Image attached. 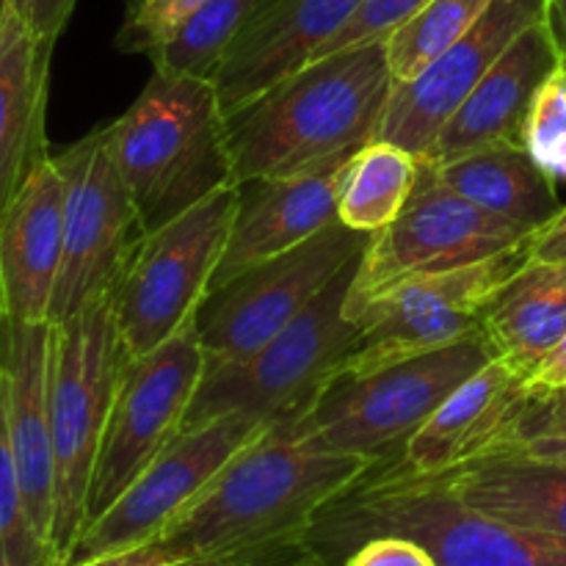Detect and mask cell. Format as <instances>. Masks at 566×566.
<instances>
[{
    "instance_id": "cell-1",
    "label": "cell",
    "mask_w": 566,
    "mask_h": 566,
    "mask_svg": "<svg viewBox=\"0 0 566 566\" xmlns=\"http://www.w3.org/2000/svg\"><path fill=\"white\" fill-rule=\"evenodd\" d=\"M376 462L318 451L291 420L271 423L164 528L86 566H329L310 528Z\"/></svg>"
},
{
    "instance_id": "cell-2",
    "label": "cell",
    "mask_w": 566,
    "mask_h": 566,
    "mask_svg": "<svg viewBox=\"0 0 566 566\" xmlns=\"http://www.w3.org/2000/svg\"><path fill=\"white\" fill-rule=\"evenodd\" d=\"M392 86L387 42L310 61L227 116L232 182L298 175L365 147L379 136Z\"/></svg>"
},
{
    "instance_id": "cell-3",
    "label": "cell",
    "mask_w": 566,
    "mask_h": 566,
    "mask_svg": "<svg viewBox=\"0 0 566 566\" xmlns=\"http://www.w3.org/2000/svg\"><path fill=\"white\" fill-rule=\"evenodd\" d=\"M374 536H407L437 566H566V539L470 509L401 459H379L326 503L307 539L329 566Z\"/></svg>"
},
{
    "instance_id": "cell-4",
    "label": "cell",
    "mask_w": 566,
    "mask_h": 566,
    "mask_svg": "<svg viewBox=\"0 0 566 566\" xmlns=\"http://www.w3.org/2000/svg\"><path fill=\"white\" fill-rule=\"evenodd\" d=\"M103 130L144 235L235 186L213 81L153 72L130 108Z\"/></svg>"
},
{
    "instance_id": "cell-5",
    "label": "cell",
    "mask_w": 566,
    "mask_h": 566,
    "mask_svg": "<svg viewBox=\"0 0 566 566\" xmlns=\"http://www.w3.org/2000/svg\"><path fill=\"white\" fill-rule=\"evenodd\" d=\"M359 258L352 260L298 318L276 332L252 357L208 365L180 434L221 415H247L263 423L298 418L315 396L340 376L357 346L359 326L348 315V293Z\"/></svg>"
},
{
    "instance_id": "cell-6",
    "label": "cell",
    "mask_w": 566,
    "mask_h": 566,
    "mask_svg": "<svg viewBox=\"0 0 566 566\" xmlns=\"http://www.w3.org/2000/svg\"><path fill=\"white\" fill-rule=\"evenodd\" d=\"M492 359L490 343L475 332L403 363L335 376L291 426L318 451L396 457V448H403L431 412Z\"/></svg>"
},
{
    "instance_id": "cell-7",
    "label": "cell",
    "mask_w": 566,
    "mask_h": 566,
    "mask_svg": "<svg viewBox=\"0 0 566 566\" xmlns=\"http://www.w3.org/2000/svg\"><path fill=\"white\" fill-rule=\"evenodd\" d=\"M116 332L114 293L53 324L50 431L55 464L53 551L59 566L86 528V501L99 440L125 365Z\"/></svg>"
},
{
    "instance_id": "cell-8",
    "label": "cell",
    "mask_w": 566,
    "mask_h": 566,
    "mask_svg": "<svg viewBox=\"0 0 566 566\" xmlns=\"http://www.w3.org/2000/svg\"><path fill=\"white\" fill-rule=\"evenodd\" d=\"M238 186L144 235L114 287L116 332L125 357H144L197 321L230 241Z\"/></svg>"
},
{
    "instance_id": "cell-9",
    "label": "cell",
    "mask_w": 566,
    "mask_h": 566,
    "mask_svg": "<svg viewBox=\"0 0 566 566\" xmlns=\"http://www.w3.org/2000/svg\"><path fill=\"white\" fill-rule=\"evenodd\" d=\"M368 238V232L352 230L337 219L291 252L213 287L193 321L208 365L252 357L365 252Z\"/></svg>"
},
{
    "instance_id": "cell-10",
    "label": "cell",
    "mask_w": 566,
    "mask_h": 566,
    "mask_svg": "<svg viewBox=\"0 0 566 566\" xmlns=\"http://www.w3.org/2000/svg\"><path fill=\"white\" fill-rule=\"evenodd\" d=\"M525 243L457 269L407 276L370 298L354 315L359 337L343 374H368L481 332V310L528 260Z\"/></svg>"
},
{
    "instance_id": "cell-11",
    "label": "cell",
    "mask_w": 566,
    "mask_h": 566,
    "mask_svg": "<svg viewBox=\"0 0 566 566\" xmlns=\"http://www.w3.org/2000/svg\"><path fill=\"white\" fill-rule=\"evenodd\" d=\"M205 368L208 354L193 324L155 352L125 359L94 462L86 525L97 520L180 434Z\"/></svg>"
},
{
    "instance_id": "cell-12",
    "label": "cell",
    "mask_w": 566,
    "mask_h": 566,
    "mask_svg": "<svg viewBox=\"0 0 566 566\" xmlns=\"http://www.w3.org/2000/svg\"><path fill=\"white\" fill-rule=\"evenodd\" d=\"M528 238L523 227L453 193L437 177L434 164L420 158L418 186L407 208L368 238L348 293V315L354 318L370 298L407 276L486 260L523 247Z\"/></svg>"
},
{
    "instance_id": "cell-13",
    "label": "cell",
    "mask_w": 566,
    "mask_h": 566,
    "mask_svg": "<svg viewBox=\"0 0 566 566\" xmlns=\"http://www.w3.org/2000/svg\"><path fill=\"white\" fill-rule=\"evenodd\" d=\"M55 164L64 175L66 199L64 258L50 324H61L111 296L144 238L103 127L55 155Z\"/></svg>"
},
{
    "instance_id": "cell-14",
    "label": "cell",
    "mask_w": 566,
    "mask_h": 566,
    "mask_svg": "<svg viewBox=\"0 0 566 566\" xmlns=\"http://www.w3.org/2000/svg\"><path fill=\"white\" fill-rule=\"evenodd\" d=\"M271 423L247 415H221L199 429L182 431L160 457L83 528L64 566H86L125 553L164 528L193 501L238 451L258 440Z\"/></svg>"
},
{
    "instance_id": "cell-15",
    "label": "cell",
    "mask_w": 566,
    "mask_h": 566,
    "mask_svg": "<svg viewBox=\"0 0 566 566\" xmlns=\"http://www.w3.org/2000/svg\"><path fill=\"white\" fill-rule=\"evenodd\" d=\"M547 0H492L481 20L457 44L437 55L415 81L396 83L381 119V142L426 158L446 122L484 81L503 53L545 20Z\"/></svg>"
},
{
    "instance_id": "cell-16",
    "label": "cell",
    "mask_w": 566,
    "mask_h": 566,
    "mask_svg": "<svg viewBox=\"0 0 566 566\" xmlns=\"http://www.w3.org/2000/svg\"><path fill=\"white\" fill-rule=\"evenodd\" d=\"M354 153H340L298 175L263 177L238 186L241 197H238L230 241L216 269L213 287L227 285L252 265L291 252L337 221L340 177Z\"/></svg>"
},
{
    "instance_id": "cell-17",
    "label": "cell",
    "mask_w": 566,
    "mask_h": 566,
    "mask_svg": "<svg viewBox=\"0 0 566 566\" xmlns=\"http://www.w3.org/2000/svg\"><path fill=\"white\" fill-rule=\"evenodd\" d=\"M359 3L363 0H265L213 75L224 116L247 108L310 64Z\"/></svg>"
},
{
    "instance_id": "cell-18",
    "label": "cell",
    "mask_w": 566,
    "mask_h": 566,
    "mask_svg": "<svg viewBox=\"0 0 566 566\" xmlns=\"http://www.w3.org/2000/svg\"><path fill=\"white\" fill-rule=\"evenodd\" d=\"M50 354H53L50 321L31 324V321L6 318L3 370L11 448H14L28 520L39 539L53 551L55 464L53 431H50Z\"/></svg>"
},
{
    "instance_id": "cell-19",
    "label": "cell",
    "mask_w": 566,
    "mask_h": 566,
    "mask_svg": "<svg viewBox=\"0 0 566 566\" xmlns=\"http://www.w3.org/2000/svg\"><path fill=\"white\" fill-rule=\"evenodd\" d=\"M64 175L48 155L0 219V310L9 321H50L64 258Z\"/></svg>"
},
{
    "instance_id": "cell-20",
    "label": "cell",
    "mask_w": 566,
    "mask_h": 566,
    "mask_svg": "<svg viewBox=\"0 0 566 566\" xmlns=\"http://www.w3.org/2000/svg\"><path fill=\"white\" fill-rule=\"evenodd\" d=\"M558 64L562 55L547 22L531 25L446 122L426 160L448 164L481 149L523 147L531 99Z\"/></svg>"
},
{
    "instance_id": "cell-21",
    "label": "cell",
    "mask_w": 566,
    "mask_h": 566,
    "mask_svg": "<svg viewBox=\"0 0 566 566\" xmlns=\"http://www.w3.org/2000/svg\"><path fill=\"white\" fill-rule=\"evenodd\" d=\"M528 396L525 379L512 374L501 359H492L431 412V418L403 442L398 459L412 473L434 475L479 457Z\"/></svg>"
},
{
    "instance_id": "cell-22",
    "label": "cell",
    "mask_w": 566,
    "mask_h": 566,
    "mask_svg": "<svg viewBox=\"0 0 566 566\" xmlns=\"http://www.w3.org/2000/svg\"><path fill=\"white\" fill-rule=\"evenodd\" d=\"M426 479L490 517L566 539V462L479 453Z\"/></svg>"
},
{
    "instance_id": "cell-23",
    "label": "cell",
    "mask_w": 566,
    "mask_h": 566,
    "mask_svg": "<svg viewBox=\"0 0 566 566\" xmlns=\"http://www.w3.org/2000/svg\"><path fill=\"white\" fill-rule=\"evenodd\" d=\"M53 48L9 9L0 25V219L39 160L50 155L44 111Z\"/></svg>"
},
{
    "instance_id": "cell-24",
    "label": "cell",
    "mask_w": 566,
    "mask_h": 566,
    "mask_svg": "<svg viewBox=\"0 0 566 566\" xmlns=\"http://www.w3.org/2000/svg\"><path fill=\"white\" fill-rule=\"evenodd\" d=\"M492 357L528 381L566 335V263L525 260L481 310Z\"/></svg>"
},
{
    "instance_id": "cell-25",
    "label": "cell",
    "mask_w": 566,
    "mask_h": 566,
    "mask_svg": "<svg viewBox=\"0 0 566 566\" xmlns=\"http://www.w3.org/2000/svg\"><path fill=\"white\" fill-rule=\"evenodd\" d=\"M437 177L468 202L534 235L562 210L556 180L525 147H495L434 164Z\"/></svg>"
},
{
    "instance_id": "cell-26",
    "label": "cell",
    "mask_w": 566,
    "mask_h": 566,
    "mask_svg": "<svg viewBox=\"0 0 566 566\" xmlns=\"http://www.w3.org/2000/svg\"><path fill=\"white\" fill-rule=\"evenodd\" d=\"M418 177V155L392 142L374 138L359 147L343 169L337 219L368 235L385 230L407 208Z\"/></svg>"
},
{
    "instance_id": "cell-27",
    "label": "cell",
    "mask_w": 566,
    "mask_h": 566,
    "mask_svg": "<svg viewBox=\"0 0 566 566\" xmlns=\"http://www.w3.org/2000/svg\"><path fill=\"white\" fill-rule=\"evenodd\" d=\"M265 0H208L177 25L160 48L149 53L153 72L169 77L213 81L238 33Z\"/></svg>"
},
{
    "instance_id": "cell-28",
    "label": "cell",
    "mask_w": 566,
    "mask_h": 566,
    "mask_svg": "<svg viewBox=\"0 0 566 566\" xmlns=\"http://www.w3.org/2000/svg\"><path fill=\"white\" fill-rule=\"evenodd\" d=\"M492 0H431L387 42L392 81L409 83L481 20Z\"/></svg>"
},
{
    "instance_id": "cell-29",
    "label": "cell",
    "mask_w": 566,
    "mask_h": 566,
    "mask_svg": "<svg viewBox=\"0 0 566 566\" xmlns=\"http://www.w3.org/2000/svg\"><path fill=\"white\" fill-rule=\"evenodd\" d=\"M3 343L6 315H0V566H59L53 551L33 531L22 501L20 473H17L9 418H6Z\"/></svg>"
},
{
    "instance_id": "cell-30",
    "label": "cell",
    "mask_w": 566,
    "mask_h": 566,
    "mask_svg": "<svg viewBox=\"0 0 566 566\" xmlns=\"http://www.w3.org/2000/svg\"><path fill=\"white\" fill-rule=\"evenodd\" d=\"M481 453H517L566 462V390L531 392L492 446Z\"/></svg>"
},
{
    "instance_id": "cell-31",
    "label": "cell",
    "mask_w": 566,
    "mask_h": 566,
    "mask_svg": "<svg viewBox=\"0 0 566 566\" xmlns=\"http://www.w3.org/2000/svg\"><path fill=\"white\" fill-rule=\"evenodd\" d=\"M208 0H130L116 44L125 53H153L188 14Z\"/></svg>"
},
{
    "instance_id": "cell-32",
    "label": "cell",
    "mask_w": 566,
    "mask_h": 566,
    "mask_svg": "<svg viewBox=\"0 0 566 566\" xmlns=\"http://www.w3.org/2000/svg\"><path fill=\"white\" fill-rule=\"evenodd\" d=\"M429 3L431 0H363L352 20L337 31V36H332L310 61L326 59V55L357 48V44L385 42L392 31H398L403 22L412 20Z\"/></svg>"
},
{
    "instance_id": "cell-33",
    "label": "cell",
    "mask_w": 566,
    "mask_h": 566,
    "mask_svg": "<svg viewBox=\"0 0 566 566\" xmlns=\"http://www.w3.org/2000/svg\"><path fill=\"white\" fill-rule=\"evenodd\" d=\"M562 136H566V66L558 64L531 99L528 119L523 127V147L536 158Z\"/></svg>"
},
{
    "instance_id": "cell-34",
    "label": "cell",
    "mask_w": 566,
    "mask_h": 566,
    "mask_svg": "<svg viewBox=\"0 0 566 566\" xmlns=\"http://www.w3.org/2000/svg\"><path fill=\"white\" fill-rule=\"evenodd\" d=\"M340 566H437L423 545L407 536H374L354 547Z\"/></svg>"
},
{
    "instance_id": "cell-35",
    "label": "cell",
    "mask_w": 566,
    "mask_h": 566,
    "mask_svg": "<svg viewBox=\"0 0 566 566\" xmlns=\"http://www.w3.org/2000/svg\"><path fill=\"white\" fill-rule=\"evenodd\" d=\"M75 3L77 0H9L11 11L48 44L59 42Z\"/></svg>"
},
{
    "instance_id": "cell-36",
    "label": "cell",
    "mask_w": 566,
    "mask_h": 566,
    "mask_svg": "<svg viewBox=\"0 0 566 566\" xmlns=\"http://www.w3.org/2000/svg\"><path fill=\"white\" fill-rule=\"evenodd\" d=\"M528 260H545V263H566V205L547 221L542 230L525 243Z\"/></svg>"
},
{
    "instance_id": "cell-37",
    "label": "cell",
    "mask_w": 566,
    "mask_h": 566,
    "mask_svg": "<svg viewBox=\"0 0 566 566\" xmlns=\"http://www.w3.org/2000/svg\"><path fill=\"white\" fill-rule=\"evenodd\" d=\"M525 385H528L531 392L566 390V335L545 354V359L536 365V370Z\"/></svg>"
},
{
    "instance_id": "cell-38",
    "label": "cell",
    "mask_w": 566,
    "mask_h": 566,
    "mask_svg": "<svg viewBox=\"0 0 566 566\" xmlns=\"http://www.w3.org/2000/svg\"><path fill=\"white\" fill-rule=\"evenodd\" d=\"M545 22L551 28L558 55H562V64L566 66V0H547Z\"/></svg>"
},
{
    "instance_id": "cell-39",
    "label": "cell",
    "mask_w": 566,
    "mask_h": 566,
    "mask_svg": "<svg viewBox=\"0 0 566 566\" xmlns=\"http://www.w3.org/2000/svg\"><path fill=\"white\" fill-rule=\"evenodd\" d=\"M531 158H534V155H531ZM534 160L553 177V180H566V136L558 138V142L551 144L547 149H542Z\"/></svg>"
},
{
    "instance_id": "cell-40",
    "label": "cell",
    "mask_w": 566,
    "mask_h": 566,
    "mask_svg": "<svg viewBox=\"0 0 566 566\" xmlns=\"http://www.w3.org/2000/svg\"><path fill=\"white\" fill-rule=\"evenodd\" d=\"M9 0H0V25H3V20H6V14H9Z\"/></svg>"
},
{
    "instance_id": "cell-41",
    "label": "cell",
    "mask_w": 566,
    "mask_h": 566,
    "mask_svg": "<svg viewBox=\"0 0 566 566\" xmlns=\"http://www.w3.org/2000/svg\"><path fill=\"white\" fill-rule=\"evenodd\" d=\"M0 315H3V310H0Z\"/></svg>"
}]
</instances>
